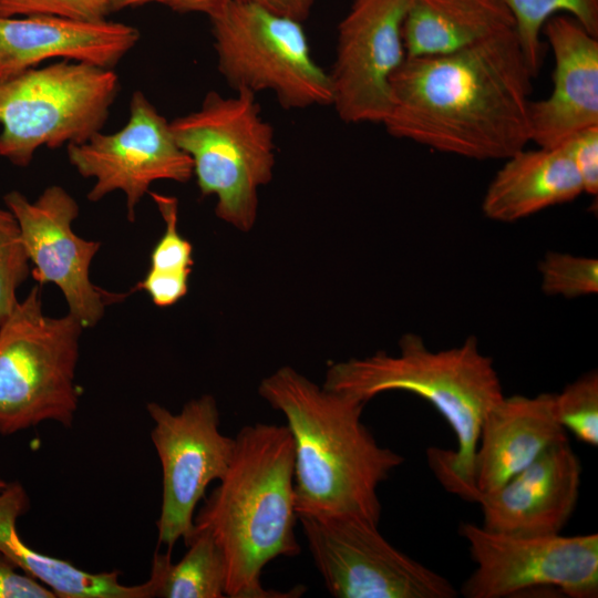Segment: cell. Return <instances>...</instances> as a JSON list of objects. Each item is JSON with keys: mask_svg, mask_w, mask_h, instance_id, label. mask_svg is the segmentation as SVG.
<instances>
[{"mask_svg": "<svg viewBox=\"0 0 598 598\" xmlns=\"http://www.w3.org/2000/svg\"><path fill=\"white\" fill-rule=\"evenodd\" d=\"M257 4L276 14L303 22L310 14L316 0H243Z\"/></svg>", "mask_w": 598, "mask_h": 598, "instance_id": "obj_32", "label": "cell"}, {"mask_svg": "<svg viewBox=\"0 0 598 598\" xmlns=\"http://www.w3.org/2000/svg\"><path fill=\"white\" fill-rule=\"evenodd\" d=\"M66 152L81 176L95 179L87 199L99 202L110 193L123 192L130 221L154 182L187 183L194 176L192 158L177 144L171 123L141 91L133 93L128 121L120 131L96 132L84 142L68 145Z\"/></svg>", "mask_w": 598, "mask_h": 598, "instance_id": "obj_12", "label": "cell"}, {"mask_svg": "<svg viewBox=\"0 0 598 598\" xmlns=\"http://www.w3.org/2000/svg\"><path fill=\"white\" fill-rule=\"evenodd\" d=\"M476 567L461 594L505 598L532 588H557L571 598L598 596V534L517 536L474 523L458 529Z\"/></svg>", "mask_w": 598, "mask_h": 598, "instance_id": "obj_10", "label": "cell"}, {"mask_svg": "<svg viewBox=\"0 0 598 598\" xmlns=\"http://www.w3.org/2000/svg\"><path fill=\"white\" fill-rule=\"evenodd\" d=\"M18 220L22 241L33 264L39 285L54 283L62 291L69 312L84 328L94 327L107 306L127 297L111 292L90 279V266L101 244L78 236L72 223L79 215L76 200L63 187L52 185L30 202L17 190L3 197Z\"/></svg>", "mask_w": 598, "mask_h": 598, "instance_id": "obj_14", "label": "cell"}, {"mask_svg": "<svg viewBox=\"0 0 598 598\" xmlns=\"http://www.w3.org/2000/svg\"><path fill=\"white\" fill-rule=\"evenodd\" d=\"M83 327L70 313L43 312L34 285L0 326V434L45 421L72 425L80 400L75 384Z\"/></svg>", "mask_w": 598, "mask_h": 598, "instance_id": "obj_6", "label": "cell"}, {"mask_svg": "<svg viewBox=\"0 0 598 598\" xmlns=\"http://www.w3.org/2000/svg\"><path fill=\"white\" fill-rule=\"evenodd\" d=\"M151 439L162 466V505L156 522L158 544L172 551L194 532L195 509L209 484L227 472L235 440L224 435L216 400L205 394L189 400L178 413L152 402Z\"/></svg>", "mask_w": 598, "mask_h": 598, "instance_id": "obj_11", "label": "cell"}, {"mask_svg": "<svg viewBox=\"0 0 598 598\" xmlns=\"http://www.w3.org/2000/svg\"><path fill=\"white\" fill-rule=\"evenodd\" d=\"M0 598H56L55 594L0 554Z\"/></svg>", "mask_w": 598, "mask_h": 598, "instance_id": "obj_30", "label": "cell"}, {"mask_svg": "<svg viewBox=\"0 0 598 598\" xmlns=\"http://www.w3.org/2000/svg\"><path fill=\"white\" fill-rule=\"evenodd\" d=\"M148 193L165 223V231L152 250L148 272L136 288L146 291L156 306L168 307L187 293L194 265L193 246L177 229V198Z\"/></svg>", "mask_w": 598, "mask_h": 598, "instance_id": "obj_23", "label": "cell"}, {"mask_svg": "<svg viewBox=\"0 0 598 598\" xmlns=\"http://www.w3.org/2000/svg\"><path fill=\"white\" fill-rule=\"evenodd\" d=\"M226 474L194 517V529L207 532L226 565L229 598L299 597L297 586L280 592L264 588L261 573L279 557L301 551L295 534V446L287 425L255 423L237 433Z\"/></svg>", "mask_w": 598, "mask_h": 598, "instance_id": "obj_3", "label": "cell"}, {"mask_svg": "<svg viewBox=\"0 0 598 598\" xmlns=\"http://www.w3.org/2000/svg\"><path fill=\"white\" fill-rule=\"evenodd\" d=\"M558 423L580 442L598 445V373L589 371L554 394Z\"/></svg>", "mask_w": 598, "mask_h": 598, "instance_id": "obj_25", "label": "cell"}, {"mask_svg": "<svg viewBox=\"0 0 598 598\" xmlns=\"http://www.w3.org/2000/svg\"><path fill=\"white\" fill-rule=\"evenodd\" d=\"M28 508L29 498L20 483H8L0 491V554L51 589L56 597L153 598L150 578L143 584L126 586L118 581L117 570L90 573L28 546L17 530V520Z\"/></svg>", "mask_w": 598, "mask_h": 598, "instance_id": "obj_20", "label": "cell"}, {"mask_svg": "<svg viewBox=\"0 0 598 598\" xmlns=\"http://www.w3.org/2000/svg\"><path fill=\"white\" fill-rule=\"evenodd\" d=\"M543 33L554 53V86L529 104V136L539 147H556L598 125V38L566 14L550 17Z\"/></svg>", "mask_w": 598, "mask_h": 598, "instance_id": "obj_16", "label": "cell"}, {"mask_svg": "<svg viewBox=\"0 0 598 598\" xmlns=\"http://www.w3.org/2000/svg\"><path fill=\"white\" fill-rule=\"evenodd\" d=\"M110 13L109 0H0V17L55 16L101 21Z\"/></svg>", "mask_w": 598, "mask_h": 598, "instance_id": "obj_28", "label": "cell"}, {"mask_svg": "<svg viewBox=\"0 0 598 598\" xmlns=\"http://www.w3.org/2000/svg\"><path fill=\"white\" fill-rule=\"evenodd\" d=\"M220 0H109L111 12L141 7L148 3H158L181 12H200L208 14Z\"/></svg>", "mask_w": 598, "mask_h": 598, "instance_id": "obj_31", "label": "cell"}, {"mask_svg": "<svg viewBox=\"0 0 598 598\" xmlns=\"http://www.w3.org/2000/svg\"><path fill=\"white\" fill-rule=\"evenodd\" d=\"M511 12L515 31L527 62L536 76L543 65L542 40L546 21L558 12L568 13L590 34L598 38V0H499Z\"/></svg>", "mask_w": 598, "mask_h": 598, "instance_id": "obj_24", "label": "cell"}, {"mask_svg": "<svg viewBox=\"0 0 598 598\" xmlns=\"http://www.w3.org/2000/svg\"><path fill=\"white\" fill-rule=\"evenodd\" d=\"M400 352L378 351L331 364L323 388L368 402L388 391H405L430 402L453 430L457 448L427 450L429 465L448 492L473 502L474 458L487 412L504 396L499 377L474 336L433 351L415 333L399 341Z\"/></svg>", "mask_w": 598, "mask_h": 598, "instance_id": "obj_4", "label": "cell"}, {"mask_svg": "<svg viewBox=\"0 0 598 598\" xmlns=\"http://www.w3.org/2000/svg\"><path fill=\"white\" fill-rule=\"evenodd\" d=\"M582 183L584 193H598V125L584 128L561 144Z\"/></svg>", "mask_w": 598, "mask_h": 598, "instance_id": "obj_29", "label": "cell"}, {"mask_svg": "<svg viewBox=\"0 0 598 598\" xmlns=\"http://www.w3.org/2000/svg\"><path fill=\"white\" fill-rule=\"evenodd\" d=\"M118 89L112 69L71 60L0 82V156L24 167L42 146L84 142L104 126Z\"/></svg>", "mask_w": 598, "mask_h": 598, "instance_id": "obj_7", "label": "cell"}, {"mask_svg": "<svg viewBox=\"0 0 598 598\" xmlns=\"http://www.w3.org/2000/svg\"><path fill=\"white\" fill-rule=\"evenodd\" d=\"M409 0H353L338 27L329 73L332 102L349 124L382 123L393 99L391 79L405 60L402 27Z\"/></svg>", "mask_w": 598, "mask_h": 598, "instance_id": "obj_13", "label": "cell"}, {"mask_svg": "<svg viewBox=\"0 0 598 598\" xmlns=\"http://www.w3.org/2000/svg\"><path fill=\"white\" fill-rule=\"evenodd\" d=\"M532 78L515 28L451 53L405 56L383 125L442 153L506 159L530 142Z\"/></svg>", "mask_w": 598, "mask_h": 598, "instance_id": "obj_1", "label": "cell"}, {"mask_svg": "<svg viewBox=\"0 0 598 598\" xmlns=\"http://www.w3.org/2000/svg\"><path fill=\"white\" fill-rule=\"evenodd\" d=\"M30 275V261L17 218L0 208V326L19 299L17 290Z\"/></svg>", "mask_w": 598, "mask_h": 598, "instance_id": "obj_27", "label": "cell"}, {"mask_svg": "<svg viewBox=\"0 0 598 598\" xmlns=\"http://www.w3.org/2000/svg\"><path fill=\"white\" fill-rule=\"evenodd\" d=\"M567 440L555 416L554 393L504 395L481 426L474 458L476 494L496 489L548 447Z\"/></svg>", "mask_w": 598, "mask_h": 598, "instance_id": "obj_18", "label": "cell"}, {"mask_svg": "<svg viewBox=\"0 0 598 598\" xmlns=\"http://www.w3.org/2000/svg\"><path fill=\"white\" fill-rule=\"evenodd\" d=\"M235 92L223 96L210 91L197 110L169 123L192 158L202 195L216 197L217 217L248 231L257 218L258 190L272 178L275 130L262 117L255 93Z\"/></svg>", "mask_w": 598, "mask_h": 598, "instance_id": "obj_5", "label": "cell"}, {"mask_svg": "<svg viewBox=\"0 0 598 598\" xmlns=\"http://www.w3.org/2000/svg\"><path fill=\"white\" fill-rule=\"evenodd\" d=\"M186 554L173 563L171 551H156L150 579L153 597L223 598L226 597V565L214 538L205 530L194 529Z\"/></svg>", "mask_w": 598, "mask_h": 598, "instance_id": "obj_22", "label": "cell"}, {"mask_svg": "<svg viewBox=\"0 0 598 598\" xmlns=\"http://www.w3.org/2000/svg\"><path fill=\"white\" fill-rule=\"evenodd\" d=\"M308 548L336 598H455L442 575L392 546L379 525L353 515H300Z\"/></svg>", "mask_w": 598, "mask_h": 598, "instance_id": "obj_9", "label": "cell"}, {"mask_svg": "<svg viewBox=\"0 0 598 598\" xmlns=\"http://www.w3.org/2000/svg\"><path fill=\"white\" fill-rule=\"evenodd\" d=\"M258 392L285 415L292 436L298 516L353 515L379 525L377 489L404 458L362 423L365 402L320 388L290 367L262 379Z\"/></svg>", "mask_w": 598, "mask_h": 598, "instance_id": "obj_2", "label": "cell"}, {"mask_svg": "<svg viewBox=\"0 0 598 598\" xmlns=\"http://www.w3.org/2000/svg\"><path fill=\"white\" fill-rule=\"evenodd\" d=\"M511 28L514 19L499 0H409L405 56L451 53Z\"/></svg>", "mask_w": 598, "mask_h": 598, "instance_id": "obj_21", "label": "cell"}, {"mask_svg": "<svg viewBox=\"0 0 598 598\" xmlns=\"http://www.w3.org/2000/svg\"><path fill=\"white\" fill-rule=\"evenodd\" d=\"M540 288L548 296L574 299L598 292L596 258L549 251L538 264Z\"/></svg>", "mask_w": 598, "mask_h": 598, "instance_id": "obj_26", "label": "cell"}, {"mask_svg": "<svg viewBox=\"0 0 598 598\" xmlns=\"http://www.w3.org/2000/svg\"><path fill=\"white\" fill-rule=\"evenodd\" d=\"M482 202L484 215L514 223L576 199L584 187L566 148L520 150L505 159Z\"/></svg>", "mask_w": 598, "mask_h": 598, "instance_id": "obj_19", "label": "cell"}, {"mask_svg": "<svg viewBox=\"0 0 598 598\" xmlns=\"http://www.w3.org/2000/svg\"><path fill=\"white\" fill-rule=\"evenodd\" d=\"M207 16L217 69L233 90L272 92L287 110L331 105L329 73L301 22L243 0H220Z\"/></svg>", "mask_w": 598, "mask_h": 598, "instance_id": "obj_8", "label": "cell"}, {"mask_svg": "<svg viewBox=\"0 0 598 598\" xmlns=\"http://www.w3.org/2000/svg\"><path fill=\"white\" fill-rule=\"evenodd\" d=\"M7 482L0 476V491L7 486Z\"/></svg>", "mask_w": 598, "mask_h": 598, "instance_id": "obj_33", "label": "cell"}, {"mask_svg": "<svg viewBox=\"0 0 598 598\" xmlns=\"http://www.w3.org/2000/svg\"><path fill=\"white\" fill-rule=\"evenodd\" d=\"M138 40L136 28L106 19L0 17V82L56 58L113 70Z\"/></svg>", "mask_w": 598, "mask_h": 598, "instance_id": "obj_17", "label": "cell"}, {"mask_svg": "<svg viewBox=\"0 0 598 598\" xmlns=\"http://www.w3.org/2000/svg\"><path fill=\"white\" fill-rule=\"evenodd\" d=\"M580 478L568 440L554 444L496 489L476 494L482 526L517 536L560 534L577 506Z\"/></svg>", "mask_w": 598, "mask_h": 598, "instance_id": "obj_15", "label": "cell"}]
</instances>
